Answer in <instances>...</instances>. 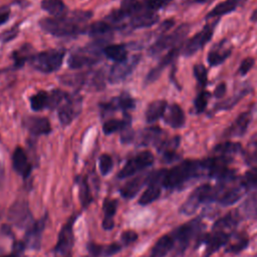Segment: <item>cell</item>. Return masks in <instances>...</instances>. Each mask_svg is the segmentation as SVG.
I'll return each instance as SVG.
<instances>
[{"instance_id": "6da1fadb", "label": "cell", "mask_w": 257, "mask_h": 257, "mask_svg": "<svg viewBox=\"0 0 257 257\" xmlns=\"http://www.w3.org/2000/svg\"><path fill=\"white\" fill-rule=\"evenodd\" d=\"M92 16L89 11H74L61 17L43 18L39 21L41 28L54 36H72L85 30L84 23Z\"/></svg>"}, {"instance_id": "7a4b0ae2", "label": "cell", "mask_w": 257, "mask_h": 257, "mask_svg": "<svg viewBox=\"0 0 257 257\" xmlns=\"http://www.w3.org/2000/svg\"><path fill=\"white\" fill-rule=\"evenodd\" d=\"M204 172L201 161L186 160L166 171L163 187L168 190L182 188L191 179L199 177Z\"/></svg>"}, {"instance_id": "3957f363", "label": "cell", "mask_w": 257, "mask_h": 257, "mask_svg": "<svg viewBox=\"0 0 257 257\" xmlns=\"http://www.w3.org/2000/svg\"><path fill=\"white\" fill-rule=\"evenodd\" d=\"M217 186L204 184L197 187L180 207V212L184 215H193L199 206L204 202H216Z\"/></svg>"}, {"instance_id": "277c9868", "label": "cell", "mask_w": 257, "mask_h": 257, "mask_svg": "<svg viewBox=\"0 0 257 257\" xmlns=\"http://www.w3.org/2000/svg\"><path fill=\"white\" fill-rule=\"evenodd\" d=\"M102 43L95 41L83 48L74 51L68 58V65L72 69L90 66L97 63L101 56Z\"/></svg>"}, {"instance_id": "5b68a950", "label": "cell", "mask_w": 257, "mask_h": 257, "mask_svg": "<svg viewBox=\"0 0 257 257\" xmlns=\"http://www.w3.org/2000/svg\"><path fill=\"white\" fill-rule=\"evenodd\" d=\"M64 51L59 49L47 50L32 55L30 62L36 69L44 73H49L57 70L62 64Z\"/></svg>"}, {"instance_id": "8992f818", "label": "cell", "mask_w": 257, "mask_h": 257, "mask_svg": "<svg viewBox=\"0 0 257 257\" xmlns=\"http://www.w3.org/2000/svg\"><path fill=\"white\" fill-rule=\"evenodd\" d=\"M77 218V214L72 215L60 229L57 242L53 249L56 257H71V250L74 244L73 225Z\"/></svg>"}, {"instance_id": "52a82bcc", "label": "cell", "mask_w": 257, "mask_h": 257, "mask_svg": "<svg viewBox=\"0 0 257 257\" xmlns=\"http://www.w3.org/2000/svg\"><path fill=\"white\" fill-rule=\"evenodd\" d=\"M190 25L187 23L181 24L169 34L162 35L149 49L151 55H158L166 49H172L179 46L185 36L188 34Z\"/></svg>"}, {"instance_id": "ba28073f", "label": "cell", "mask_w": 257, "mask_h": 257, "mask_svg": "<svg viewBox=\"0 0 257 257\" xmlns=\"http://www.w3.org/2000/svg\"><path fill=\"white\" fill-rule=\"evenodd\" d=\"M201 227L202 225L200 220L194 219L181 225L171 233L175 240V245L177 244V253H184L193 237L200 232Z\"/></svg>"}, {"instance_id": "9c48e42d", "label": "cell", "mask_w": 257, "mask_h": 257, "mask_svg": "<svg viewBox=\"0 0 257 257\" xmlns=\"http://www.w3.org/2000/svg\"><path fill=\"white\" fill-rule=\"evenodd\" d=\"M154 155L150 151H144L135 157L131 158L121 170L117 173L118 179H125L133 177L134 175L140 173L141 171L151 167L154 163Z\"/></svg>"}, {"instance_id": "30bf717a", "label": "cell", "mask_w": 257, "mask_h": 257, "mask_svg": "<svg viewBox=\"0 0 257 257\" xmlns=\"http://www.w3.org/2000/svg\"><path fill=\"white\" fill-rule=\"evenodd\" d=\"M8 220L13 226L26 230L34 222L28 202L25 200L14 202L8 211Z\"/></svg>"}, {"instance_id": "8fae6325", "label": "cell", "mask_w": 257, "mask_h": 257, "mask_svg": "<svg viewBox=\"0 0 257 257\" xmlns=\"http://www.w3.org/2000/svg\"><path fill=\"white\" fill-rule=\"evenodd\" d=\"M48 221V214L45 213L38 220H34V222L26 229L24 240L26 247L34 250H38L41 246L42 233L46 227Z\"/></svg>"}, {"instance_id": "7c38bea8", "label": "cell", "mask_w": 257, "mask_h": 257, "mask_svg": "<svg viewBox=\"0 0 257 257\" xmlns=\"http://www.w3.org/2000/svg\"><path fill=\"white\" fill-rule=\"evenodd\" d=\"M215 22L214 23H209L207 24L200 32H198L197 34H195L191 39H189L183 49L182 52L184 55L186 56H190L195 54L198 50H200L201 48H203L205 46V44L211 39L213 32H214V27H215Z\"/></svg>"}, {"instance_id": "4fadbf2b", "label": "cell", "mask_w": 257, "mask_h": 257, "mask_svg": "<svg viewBox=\"0 0 257 257\" xmlns=\"http://www.w3.org/2000/svg\"><path fill=\"white\" fill-rule=\"evenodd\" d=\"M82 100L77 94H68L58 109V117L62 124H69L81 110Z\"/></svg>"}, {"instance_id": "5bb4252c", "label": "cell", "mask_w": 257, "mask_h": 257, "mask_svg": "<svg viewBox=\"0 0 257 257\" xmlns=\"http://www.w3.org/2000/svg\"><path fill=\"white\" fill-rule=\"evenodd\" d=\"M140 59H141V56L139 54H136L124 59L123 61L116 62L110 69L109 76H108L109 81L112 83H115L126 78L135 69V67L138 65Z\"/></svg>"}, {"instance_id": "9a60e30c", "label": "cell", "mask_w": 257, "mask_h": 257, "mask_svg": "<svg viewBox=\"0 0 257 257\" xmlns=\"http://www.w3.org/2000/svg\"><path fill=\"white\" fill-rule=\"evenodd\" d=\"M231 234L223 231H214L200 238V241L206 243L205 257H210L213 253L218 251L221 247L227 245L230 241Z\"/></svg>"}, {"instance_id": "2e32d148", "label": "cell", "mask_w": 257, "mask_h": 257, "mask_svg": "<svg viewBox=\"0 0 257 257\" xmlns=\"http://www.w3.org/2000/svg\"><path fill=\"white\" fill-rule=\"evenodd\" d=\"M220 186H221V191H220L217 203L225 207L235 204L237 201L241 199L244 192L247 191L241 183L240 185L231 186V187H229L228 184H220Z\"/></svg>"}, {"instance_id": "e0dca14e", "label": "cell", "mask_w": 257, "mask_h": 257, "mask_svg": "<svg viewBox=\"0 0 257 257\" xmlns=\"http://www.w3.org/2000/svg\"><path fill=\"white\" fill-rule=\"evenodd\" d=\"M12 167L13 170L23 179H27L30 176L32 166L23 148L17 147L14 150L12 154Z\"/></svg>"}, {"instance_id": "ac0fdd59", "label": "cell", "mask_w": 257, "mask_h": 257, "mask_svg": "<svg viewBox=\"0 0 257 257\" xmlns=\"http://www.w3.org/2000/svg\"><path fill=\"white\" fill-rule=\"evenodd\" d=\"M122 248V245L117 242H113L107 245L96 244L94 242H89L87 244V250L92 257H110L118 253Z\"/></svg>"}, {"instance_id": "d6986e66", "label": "cell", "mask_w": 257, "mask_h": 257, "mask_svg": "<svg viewBox=\"0 0 257 257\" xmlns=\"http://www.w3.org/2000/svg\"><path fill=\"white\" fill-rule=\"evenodd\" d=\"M147 181L148 175H141L131 179L119 189L120 196L126 200L133 199L141 191L143 186L147 184Z\"/></svg>"}, {"instance_id": "ffe728a7", "label": "cell", "mask_w": 257, "mask_h": 257, "mask_svg": "<svg viewBox=\"0 0 257 257\" xmlns=\"http://www.w3.org/2000/svg\"><path fill=\"white\" fill-rule=\"evenodd\" d=\"M113 29L114 27L106 20L96 21L89 26L88 33L90 36L96 38L97 42L103 44L106 40L111 38V32Z\"/></svg>"}, {"instance_id": "44dd1931", "label": "cell", "mask_w": 257, "mask_h": 257, "mask_svg": "<svg viewBox=\"0 0 257 257\" xmlns=\"http://www.w3.org/2000/svg\"><path fill=\"white\" fill-rule=\"evenodd\" d=\"M181 48H182L181 45H179V46H176V47L170 49V51L162 58L160 63L148 73L147 78H146V82H153V81H155L160 76V74L163 71V69L176 59V57L179 55V53L181 51Z\"/></svg>"}, {"instance_id": "7402d4cb", "label": "cell", "mask_w": 257, "mask_h": 257, "mask_svg": "<svg viewBox=\"0 0 257 257\" xmlns=\"http://www.w3.org/2000/svg\"><path fill=\"white\" fill-rule=\"evenodd\" d=\"M175 247V240L172 234H166L160 237L152 247L149 257H166Z\"/></svg>"}, {"instance_id": "603a6c76", "label": "cell", "mask_w": 257, "mask_h": 257, "mask_svg": "<svg viewBox=\"0 0 257 257\" xmlns=\"http://www.w3.org/2000/svg\"><path fill=\"white\" fill-rule=\"evenodd\" d=\"M232 48L229 46L225 40L216 44L208 54V62L211 66L219 65L224 62L231 54Z\"/></svg>"}, {"instance_id": "cb8c5ba5", "label": "cell", "mask_w": 257, "mask_h": 257, "mask_svg": "<svg viewBox=\"0 0 257 257\" xmlns=\"http://www.w3.org/2000/svg\"><path fill=\"white\" fill-rule=\"evenodd\" d=\"M251 113L249 111L242 112L239 116L233 121V123L225 131V136L227 137H240L243 136L250 123Z\"/></svg>"}, {"instance_id": "d4e9b609", "label": "cell", "mask_w": 257, "mask_h": 257, "mask_svg": "<svg viewBox=\"0 0 257 257\" xmlns=\"http://www.w3.org/2000/svg\"><path fill=\"white\" fill-rule=\"evenodd\" d=\"M159 20V15L156 11L147 9L130 19V26L132 28H143V27H150L157 23Z\"/></svg>"}, {"instance_id": "484cf974", "label": "cell", "mask_w": 257, "mask_h": 257, "mask_svg": "<svg viewBox=\"0 0 257 257\" xmlns=\"http://www.w3.org/2000/svg\"><path fill=\"white\" fill-rule=\"evenodd\" d=\"M103 218L102 228L104 230H111L114 227V215L117 210V200L111 198H105L102 204Z\"/></svg>"}, {"instance_id": "4316f807", "label": "cell", "mask_w": 257, "mask_h": 257, "mask_svg": "<svg viewBox=\"0 0 257 257\" xmlns=\"http://www.w3.org/2000/svg\"><path fill=\"white\" fill-rule=\"evenodd\" d=\"M26 127L28 128L29 133L34 136L40 135H47L51 132L50 122L45 117L40 116H30L25 121Z\"/></svg>"}, {"instance_id": "83f0119b", "label": "cell", "mask_w": 257, "mask_h": 257, "mask_svg": "<svg viewBox=\"0 0 257 257\" xmlns=\"http://www.w3.org/2000/svg\"><path fill=\"white\" fill-rule=\"evenodd\" d=\"M164 115L165 121L174 128L182 127L185 123V113L182 107L177 103L171 104Z\"/></svg>"}, {"instance_id": "f1b7e54d", "label": "cell", "mask_w": 257, "mask_h": 257, "mask_svg": "<svg viewBox=\"0 0 257 257\" xmlns=\"http://www.w3.org/2000/svg\"><path fill=\"white\" fill-rule=\"evenodd\" d=\"M101 107L103 110H107V111H111L115 109L127 110L135 107V99L130 94L123 92L119 96L113 98L111 101L102 103Z\"/></svg>"}, {"instance_id": "f546056e", "label": "cell", "mask_w": 257, "mask_h": 257, "mask_svg": "<svg viewBox=\"0 0 257 257\" xmlns=\"http://www.w3.org/2000/svg\"><path fill=\"white\" fill-rule=\"evenodd\" d=\"M167 101L164 99H158L151 102L146 110V119L148 122L152 123L161 118L167 110Z\"/></svg>"}, {"instance_id": "4dcf8cb0", "label": "cell", "mask_w": 257, "mask_h": 257, "mask_svg": "<svg viewBox=\"0 0 257 257\" xmlns=\"http://www.w3.org/2000/svg\"><path fill=\"white\" fill-rule=\"evenodd\" d=\"M75 182L78 187V198L82 208L88 207L93 201V197L90 193L89 185L87 182V178L84 176H77L75 178Z\"/></svg>"}, {"instance_id": "1f68e13d", "label": "cell", "mask_w": 257, "mask_h": 257, "mask_svg": "<svg viewBox=\"0 0 257 257\" xmlns=\"http://www.w3.org/2000/svg\"><path fill=\"white\" fill-rule=\"evenodd\" d=\"M243 0H225L220 2L218 5H216L208 14L207 18H215V17H220L224 14H228L235 10L240 3H242Z\"/></svg>"}, {"instance_id": "d6a6232c", "label": "cell", "mask_w": 257, "mask_h": 257, "mask_svg": "<svg viewBox=\"0 0 257 257\" xmlns=\"http://www.w3.org/2000/svg\"><path fill=\"white\" fill-rule=\"evenodd\" d=\"M238 221H239V215L237 214V212H230L227 215H225L224 217L218 219L214 223L213 230L227 232V230L233 229L234 227H236Z\"/></svg>"}, {"instance_id": "836d02e7", "label": "cell", "mask_w": 257, "mask_h": 257, "mask_svg": "<svg viewBox=\"0 0 257 257\" xmlns=\"http://www.w3.org/2000/svg\"><path fill=\"white\" fill-rule=\"evenodd\" d=\"M41 8L53 17H61L66 14V6L62 0H42Z\"/></svg>"}, {"instance_id": "e575fe53", "label": "cell", "mask_w": 257, "mask_h": 257, "mask_svg": "<svg viewBox=\"0 0 257 257\" xmlns=\"http://www.w3.org/2000/svg\"><path fill=\"white\" fill-rule=\"evenodd\" d=\"M102 52L110 59L114 60L115 62L123 61L127 58V52L125 46L123 44H114V45H107L103 47Z\"/></svg>"}, {"instance_id": "d590c367", "label": "cell", "mask_w": 257, "mask_h": 257, "mask_svg": "<svg viewBox=\"0 0 257 257\" xmlns=\"http://www.w3.org/2000/svg\"><path fill=\"white\" fill-rule=\"evenodd\" d=\"M162 130L158 126H150L145 128L142 134H141V145L143 146H148L150 144H157L158 145L161 143L160 137L162 135Z\"/></svg>"}, {"instance_id": "8d00e7d4", "label": "cell", "mask_w": 257, "mask_h": 257, "mask_svg": "<svg viewBox=\"0 0 257 257\" xmlns=\"http://www.w3.org/2000/svg\"><path fill=\"white\" fill-rule=\"evenodd\" d=\"M242 146L239 143L235 142H223L219 145H217L214 149V151L220 155V156H227L230 157L232 154H237L241 152Z\"/></svg>"}, {"instance_id": "74e56055", "label": "cell", "mask_w": 257, "mask_h": 257, "mask_svg": "<svg viewBox=\"0 0 257 257\" xmlns=\"http://www.w3.org/2000/svg\"><path fill=\"white\" fill-rule=\"evenodd\" d=\"M241 211L244 215L248 217L257 216V192H254L251 195H249V197L242 204Z\"/></svg>"}, {"instance_id": "f35d334b", "label": "cell", "mask_w": 257, "mask_h": 257, "mask_svg": "<svg viewBox=\"0 0 257 257\" xmlns=\"http://www.w3.org/2000/svg\"><path fill=\"white\" fill-rule=\"evenodd\" d=\"M30 105L33 110H41L48 106V93L39 91L30 97Z\"/></svg>"}, {"instance_id": "ab89813d", "label": "cell", "mask_w": 257, "mask_h": 257, "mask_svg": "<svg viewBox=\"0 0 257 257\" xmlns=\"http://www.w3.org/2000/svg\"><path fill=\"white\" fill-rule=\"evenodd\" d=\"M130 122H127L126 120L124 119H115V118H112V119H108L107 121L104 122L103 126H102V130L104 132V134L106 135H110L114 132H117V131H122L124 130L127 125H128Z\"/></svg>"}, {"instance_id": "60d3db41", "label": "cell", "mask_w": 257, "mask_h": 257, "mask_svg": "<svg viewBox=\"0 0 257 257\" xmlns=\"http://www.w3.org/2000/svg\"><path fill=\"white\" fill-rule=\"evenodd\" d=\"M68 96V93L65 91H62L60 89H54L48 93V108H56L59 106L60 103H62L66 97Z\"/></svg>"}, {"instance_id": "b9f144b4", "label": "cell", "mask_w": 257, "mask_h": 257, "mask_svg": "<svg viewBox=\"0 0 257 257\" xmlns=\"http://www.w3.org/2000/svg\"><path fill=\"white\" fill-rule=\"evenodd\" d=\"M249 243V239L245 236H239L237 237L234 242L229 241L228 246L226 247V252L227 253H233V254H237L239 252H241L242 250H244L247 245Z\"/></svg>"}, {"instance_id": "7bdbcfd3", "label": "cell", "mask_w": 257, "mask_h": 257, "mask_svg": "<svg viewBox=\"0 0 257 257\" xmlns=\"http://www.w3.org/2000/svg\"><path fill=\"white\" fill-rule=\"evenodd\" d=\"M246 190L257 189V167L247 171L240 182Z\"/></svg>"}, {"instance_id": "ee69618b", "label": "cell", "mask_w": 257, "mask_h": 257, "mask_svg": "<svg viewBox=\"0 0 257 257\" xmlns=\"http://www.w3.org/2000/svg\"><path fill=\"white\" fill-rule=\"evenodd\" d=\"M98 167L99 172L102 176H106L107 174H109L113 167V161L111 157L107 154H102L98 159Z\"/></svg>"}, {"instance_id": "f6af8a7d", "label": "cell", "mask_w": 257, "mask_h": 257, "mask_svg": "<svg viewBox=\"0 0 257 257\" xmlns=\"http://www.w3.org/2000/svg\"><path fill=\"white\" fill-rule=\"evenodd\" d=\"M28 52H29V46H23L19 50L14 51L13 58L17 66H22L26 60L31 59L32 56H29Z\"/></svg>"}, {"instance_id": "bcb514c9", "label": "cell", "mask_w": 257, "mask_h": 257, "mask_svg": "<svg viewBox=\"0 0 257 257\" xmlns=\"http://www.w3.org/2000/svg\"><path fill=\"white\" fill-rule=\"evenodd\" d=\"M209 97H210V94L208 91H201L197 95V97L195 98V101H194V106H195V109L197 112L204 111V109L207 106Z\"/></svg>"}, {"instance_id": "7dc6e473", "label": "cell", "mask_w": 257, "mask_h": 257, "mask_svg": "<svg viewBox=\"0 0 257 257\" xmlns=\"http://www.w3.org/2000/svg\"><path fill=\"white\" fill-rule=\"evenodd\" d=\"M194 75L201 85H205L207 82V69L203 64H196L193 68Z\"/></svg>"}, {"instance_id": "c3c4849f", "label": "cell", "mask_w": 257, "mask_h": 257, "mask_svg": "<svg viewBox=\"0 0 257 257\" xmlns=\"http://www.w3.org/2000/svg\"><path fill=\"white\" fill-rule=\"evenodd\" d=\"M138 234L133 230L123 231L120 235V241L122 246H128L138 240Z\"/></svg>"}, {"instance_id": "681fc988", "label": "cell", "mask_w": 257, "mask_h": 257, "mask_svg": "<svg viewBox=\"0 0 257 257\" xmlns=\"http://www.w3.org/2000/svg\"><path fill=\"white\" fill-rule=\"evenodd\" d=\"M246 160L250 164H256L257 163V140L248 146V149L245 153Z\"/></svg>"}, {"instance_id": "f907efd6", "label": "cell", "mask_w": 257, "mask_h": 257, "mask_svg": "<svg viewBox=\"0 0 257 257\" xmlns=\"http://www.w3.org/2000/svg\"><path fill=\"white\" fill-rule=\"evenodd\" d=\"M254 58H252V57H247V58H245L242 62H241V64H240V66H239V73L241 74V75H245L246 73H248L250 70H251V68L253 67V65H254Z\"/></svg>"}, {"instance_id": "816d5d0a", "label": "cell", "mask_w": 257, "mask_h": 257, "mask_svg": "<svg viewBox=\"0 0 257 257\" xmlns=\"http://www.w3.org/2000/svg\"><path fill=\"white\" fill-rule=\"evenodd\" d=\"M17 34V29L16 28H11L8 31H5L4 33L1 34V39L3 42H7L9 40H11L12 38L15 37V35Z\"/></svg>"}, {"instance_id": "f5cc1de1", "label": "cell", "mask_w": 257, "mask_h": 257, "mask_svg": "<svg viewBox=\"0 0 257 257\" xmlns=\"http://www.w3.org/2000/svg\"><path fill=\"white\" fill-rule=\"evenodd\" d=\"M225 92H226V83L222 82L220 84L217 85V87L215 88L214 90V95L217 97V98H221L225 95Z\"/></svg>"}, {"instance_id": "db71d44e", "label": "cell", "mask_w": 257, "mask_h": 257, "mask_svg": "<svg viewBox=\"0 0 257 257\" xmlns=\"http://www.w3.org/2000/svg\"><path fill=\"white\" fill-rule=\"evenodd\" d=\"M9 18V10L0 11V25L4 24Z\"/></svg>"}, {"instance_id": "11a10c76", "label": "cell", "mask_w": 257, "mask_h": 257, "mask_svg": "<svg viewBox=\"0 0 257 257\" xmlns=\"http://www.w3.org/2000/svg\"><path fill=\"white\" fill-rule=\"evenodd\" d=\"M250 20L253 21V22H256V21H257V9H255V10L252 12V14H251V16H250Z\"/></svg>"}, {"instance_id": "9f6ffc18", "label": "cell", "mask_w": 257, "mask_h": 257, "mask_svg": "<svg viewBox=\"0 0 257 257\" xmlns=\"http://www.w3.org/2000/svg\"><path fill=\"white\" fill-rule=\"evenodd\" d=\"M192 1L196 2V3H205V2H207L209 0H192Z\"/></svg>"}, {"instance_id": "6f0895ef", "label": "cell", "mask_w": 257, "mask_h": 257, "mask_svg": "<svg viewBox=\"0 0 257 257\" xmlns=\"http://www.w3.org/2000/svg\"><path fill=\"white\" fill-rule=\"evenodd\" d=\"M87 257H92V256H90V255H89V256H87Z\"/></svg>"}]
</instances>
